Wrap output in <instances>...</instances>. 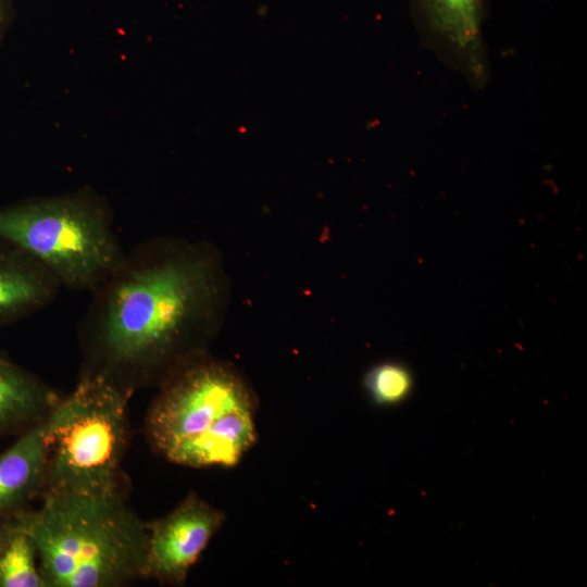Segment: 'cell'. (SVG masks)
<instances>
[{
	"label": "cell",
	"mask_w": 587,
	"mask_h": 587,
	"mask_svg": "<svg viewBox=\"0 0 587 587\" xmlns=\"http://www.w3.org/2000/svg\"><path fill=\"white\" fill-rule=\"evenodd\" d=\"M90 292L78 326L80 374L101 376L132 396L209 354L230 284L213 243L157 237L125 252Z\"/></svg>",
	"instance_id": "obj_1"
},
{
	"label": "cell",
	"mask_w": 587,
	"mask_h": 587,
	"mask_svg": "<svg viewBox=\"0 0 587 587\" xmlns=\"http://www.w3.org/2000/svg\"><path fill=\"white\" fill-rule=\"evenodd\" d=\"M8 520L35 544L46 587H118L147 578L148 523L122 488L42 491L38 509H20Z\"/></svg>",
	"instance_id": "obj_2"
},
{
	"label": "cell",
	"mask_w": 587,
	"mask_h": 587,
	"mask_svg": "<svg viewBox=\"0 0 587 587\" xmlns=\"http://www.w3.org/2000/svg\"><path fill=\"white\" fill-rule=\"evenodd\" d=\"M146 419L149 444L187 467H232L257 441L258 398L230 362L207 354L158 387Z\"/></svg>",
	"instance_id": "obj_3"
},
{
	"label": "cell",
	"mask_w": 587,
	"mask_h": 587,
	"mask_svg": "<svg viewBox=\"0 0 587 587\" xmlns=\"http://www.w3.org/2000/svg\"><path fill=\"white\" fill-rule=\"evenodd\" d=\"M0 241L29 253L71 290L92 291L125 254L109 204L89 188L0 208Z\"/></svg>",
	"instance_id": "obj_4"
},
{
	"label": "cell",
	"mask_w": 587,
	"mask_h": 587,
	"mask_svg": "<svg viewBox=\"0 0 587 587\" xmlns=\"http://www.w3.org/2000/svg\"><path fill=\"white\" fill-rule=\"evenodd\" d=\"M129 397L101 376L80 374L73 391L59 398L45 419L49 457L42 491L99 494L121 488Z\"/></svg>",
	"instance_id": "obj_5"
},
{
	"label": "cell",
	"mask_w": 587,
	"mask_h": 587,
	"mask_svg": "<svg viewBox=\"0 0 587 587\" xmlns=\"http://www.w3.org/2000/svg\"><path fill=\"white\" fill-rule=\"evenodd\" d=\"M224 521L223 511L191 492L168 514L148 523L147 578L183 585Z\"/></svg>",
	"instance_id": "obj_6"
},
{
	"label": "cell",
	"mask_w": 587,
	"mask_h": 587,
	"mask_svg": "<svg viewBox=\"0 0 587 587\" xmlns=\"http://www.w3.org/2000/svg\"><path fill=\"white\" fill-rule=\"evenodd\" d=\"M60 288L59 280L34 257L0 241V327L41 311Z\"/></svg>",
	"instance_id": "obj_7"
},
{
	"label": "cell",
	"mask_w": 587,
	"mask_h": 587,
	"mask_svg": "<svg viewBox=\"0 0 587 587\" xmlns=\"http://www.w3.org/2000/svg\"><path fill=\"white\" fill-rule=\"evenodd\" d=\"M45 419L0 453V515L20 510L45 488L49 457Z\"/></svg>",
	"instance_id": "obj_8"
},
{
	"label": "cell",
	"mask_w": 587,
	"mask_h": 587,
	"mask_svg": "<svg viewBox=\"0 0 587 587\" xmlns=\"http://www.w3.org/2000/svg\"><path fill=\"white\" fill-rule=\"evenodd\" d=\"M426 28L480 76L484 0H412Z\"/></svg>",
	"instance_id": "obj_9"
},
{
	"label": "cell",
	"mask_w": 587,
	"mask_h": 587,
	"mask_svg": "<svg viewBox=\"0 0 587 587\" xmlns=\"http://www.w3.org/2000/svg\"><path fill=\"white\" fill-rule=\"evenodd\" d=\"M59 397L0 353V434L42 421Z\"/></svg>",
	"instance_id": "obj_10"
},
{
	"label": "cell",
	"mask_w": 587,
	"mask_h": 587,
	"mask_svg": "<svg viewBox=\"0 0 587 587\" xmlns=\"http://www.w3.org/2000/svg\"><path fill=\"white\" fill-rule=\"evenodd\" d=\"M0 587H46L35 544L27 534L10 523L0 555Z\"/></svg>",
	"instance_id": "obj_11"
},
{
	"label": "cell",
	"mask_w": 587,
	"mask_h": 587,
	"mask_svg": "<svg viewBox=\"0 0 587 587\" xmlns=\"http://www.w3.org/2000/svg\"><path fill=\"white\" fill-rule=\"evenodd\" d=\"M364 386L375 403L392 405L408 398L413 378L404 365L385 362L373 366L366 373Z\"/></svg>",
	"instance_id": "obj_12"
},
{
	"label": "cell",
	"mask_w": 587,
	"mask_h": 587,
	"mask_svg": "<svg viewBox=\"0 0 587 587\" xmlns=\"http://www.w3.org/2000/svg\"><path fill=\"white\" fill-rule=\"evenodd\" d=\"M14 15L11 0H0V40L11 24Z\"/></svg>",
	"instance_id": "obj_13"
},
{
	"label": "cell",
	"mask_w": 587,
	"mask_h": 587,
	"mask_svg": "<svg viewBox=\"0 0 587 587\" xmlns=\"http://www.w3.org/2000/svg\"><path fill=\"white\" fill-rule=\"evenodd\" d=\"M9 532L8 515H0V555L5 545Z\"/></svg>",
	"instance_id": "obj_14"
}]
</instances>
